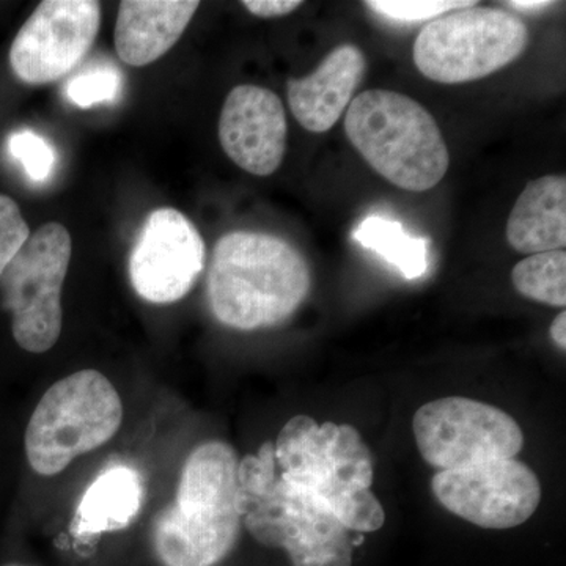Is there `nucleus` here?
I'll return each instance as SVG.
<instances>
[{"mask_svg":"<svg viewBox=\"0 0 566 566\" xmlns=\"http://www.w3.org/2000/svg\"><path fill=\"white\" fill-rule=\"evenodd\" d=\"M506 6L512 7L513 10L527 11V13H536L554 6V2L547 0H510Z\"/></svg>","mask_w":566,"mask_h":566,"instance_id":"a878e982","label":"nucleus"},{"mask_svg":"<svg viewBox=\"0 0 566 566\" xmlns=\"http://www.w3.org/2000/svg\"><path fill=\"white\" fill-rule=\"evenodd\" d=\"M374 13L395 22H422L444 17L447 11L471 9L476 2L461 0H371L365 2Z\"/></svg>","mask_w":566,"mask_h":566,"instance_id":"4be33fe9","label":"nucleus"},{"mask_svg":"<svg viewBox=\"0 0 566 566\" xmlns=\"http://www.w3.org/2000/svg\"><path fill=\"white\" fill-rule=\"evenodd\" d=\"M142 504L144 482L139 472L132 465H111L82 495L71 528L77 538L122 531L132 524Z\"/></svg>","mask_w":566,"mask_h":566,"instance_id":"f3484780","label":"nucleus"},{"mask_svg":"<svg viewBox=\"0 0 566 566\" xmlns=\"http://www.w3.org/2000/svg\"><path fill=\"white\" fill-rule=\"evenodd\" d=\"M7 566H22V565H7Z\"/></svg>","mask_w":566,"mask_h":566,"instance_id":"bb28decb","label":"nucleus"},{"mask_svg":"<svg viewBox=\"0 0 566 566\" xmlns=\"http://www.w3.org/2000/svg\"><path fill=\"white\" fill-rule=\"evenodd\" d=\"M417 447L441 471L515 458L524 446L520 424L502 409L464 397L423 405L412 420Z\"/></svg>","mask_w":566,"mask_h":566,"instance_id":"1a4fd4ad","label":"nucleus"},{"mask_svg":"<svg viewBox=\"0 0 566 566\" xmlns=\"http://www.w3.org/2000/svg\"><path fill=\"white\" fill-rule=\"evenodd\" d=\"M122 422V398L109 379L98 370L76 371L41 397L25 430V457L36 474H61L107 444Z\"/></svg>","mask_w":566,"mask_h":566,"instance_id":"423d86ee","label":"nucleus"},{"mask_svg":"<svg viewBox=\"0 0 566 566\" xmlns=\"http://www.w3.org/2000/svg\"><path fill=\"white\" fill-rule=\"evenodd\" d=\"M303 253L274 234L230 232L212 251L208 303L223 326L255 331L277 326L311 293Z\"/></svg>","mask_w":566,"mask_h":566,"instance_id":"f257e3e1","label":"nucleus"},{"mask_svg":"<svg viewBox=\"0 0 566 566\" xmlns=\"http://www.w3.org/2000/svg\"><path fill=\"white\" fill-rule=\"evenodd\" d=\"M237 450L223 441L197 446L182 465L177 497L153 523L163 566H214L232 553L241 531Z\"/></svg>","mask_w":566,"mask_h":566,"instance_id":"f03ea898","label":"nucleus"},{"mask_svg":"<svg viewBox=\"0 0 566 566\" xmlns=\"http://www.w3.org/2000/svg\"><path fill=\"white\" fill-rule=\"evenodd\" d=\"M285 109L273 91L260 85H237L223 103L219 140L240 169L268 177L282 166L286 150Z\"/></svg>","mask_w":566,"mask_h":566,"instance_id":"ddd939ff","label":"nucleus"},{"mask_svg":"<svg viewBox=\"0 0 566 566\" xmlns=\"http://www.w3.org/2000/svg\"><path fill=\"white\" fill-rule=\"evenodd\" d=\"M10 155L21 164L29 180L43 185L51 180L57 166V153L43 136L21 129L11 134L7 142Z\"/></svg>","mask_w":566,"mask_h":566,"instance_id":"412c9836","label":"nucleus"},{"mask_svg":"<svg viewBox=\"0 0 566 566\" xmlns=\"http://www.w3.org/2000/svg\"><path fill=\"white\" fill-rule=\"evenodd\" d=\"M99 25L96 0H44L14 36L11 71L28 85L62 80L92 50Z\"/></svg>","mask_w":566,"mask_h":566,"instance_id":"9b49d317","label":"nucleus"},{"mask_svg":"<svg viewBox=\"0 0 566 566\" xmlns=\"http://www.w3.org/2000/svg\"><path fill=\"white\" fill-rule=\"evenodd\" d=\"M512 282L517 293L536 303L565 307L566 252L535 253L513 268Z\"/></svg>","mask_w":566,"mask_h":566,"instance_id":"6ab92c4d","label":"nucleus"},{"mask_svg":"<svg viewBox=\"0 0 566 566\" xmlns=\"http://www.w3.org/2000/svg\"><path fill=\"white\" fill-rule=\"evenodd\" d=\"M279 475L323 502L348 531L376 532L386 513L374 485V457L352 424L296 416L274 442Z\"/></svg>","mask_w":566,"mask_h":566,"instance_id":"7ed1b4c3","label":"nucleus"},{"mask_svg":"<svg viewBox=\"0 0 566 566\" xmlns=\"http://www.w3.org/2000/svg\"><path fill=\"white\" fill-rule=\"evenodd\" d=\"M354 240L397 268L406 281H415L427 273L428 240L412 237L401 222L382 216H368L354 232Z\"/></svg>","mask_w":566,"mask_h":566,"instance_id":"a211bd4d","label":"nucleus"},{"mask_svg":"<svg viewBox=\"0 0 566 566\" xmlns=\"http://www.w3.org/2000/svg\"><path fill=\"white\" fill-rule=\"evenodd\" d=\"M207 263L202 234L182 212L159 208L140 229L128 270L134 292L151 304L182 300Z\"/></svg>","mask_w":566,"mask_h":566,"instance_id":"f8f14e48","label":"nucleus"},{"mask_svg":"<svg viewBox=\"0 0 566 566\" xmlns=\"http://www.w3.org/2000/svg\"><path fill=\"white\" fill-rule=\"evenodd\" d=\"M123 87V76L114 66H96L84 71L69 82L66 99L81 109L117 103Z\"/></svg>","mask_w":566,"mask_h":566,"instance_id":"aec40b11","label":"nucleus"},{"mask_svg":"<svg viewBox=\"0 0 566 566\" xmlns=\"http://www.w3.org/2000/svg\"><path fill=\"white\" fill-rule=\"evenodd\" d=\"M506 241L516 252L564 251L566 245V180L547 175L528 182L506 221Z\"/></svg>","mask_w":566,"mask_h":566,"instance_id":"dca6fc26","label":"nucleus"},{"mask_svg":"<svg viewBox=\"0 0 566 566\" xmlns=\"http://www.w3.org/2000/svg\"><path fill=\"white\" fill-rule=\"evenodd\" d=\"M71 237L48 222L22 245L0 277L3 308L11 316L14 342L25 352H50L61 338L62 289L69 274Z\"/></svg>","mask_w":566,"mask_h":566,"instance_id":"6e6552de","label":"nucleus"},{"mask_svg":"<svg viewBox=\"0 0 566 566\" xmlns=\"http://www.w3.org/2000/svg\"><path fill=\"white\" fill-rule=\"evenodd\" d=\"M431 490L453 515L497 531L526 523L542 501L538 476L515 458L438 472Z\"/></svg>","mask_w":566,"mask_h":566,"instance_id":"9d476101","label":"nucleus"},{"mask_svg":"<svg viewBox=\"0 0 566 566\" xmlns=\"http://www.w3.org/2000/svg\"><path fill=\"white\" fill-rule=\"evenodd\" d=\"M345 132L371 169L405 191H430L449 170L433 115L403 93H359L346 111Z\"/></svg>","mask_w":566,"mask_h":566,"instance_id":"39448f33","label":"nucleus"},{"mask_svg":"<svg viewBox=\"0 0 566 566\" xmlns=\"http://www.w3.org/2000/svg\"><path fill=\"white\" fill-rule=\"evenodd\" d=\"M301 6H303L301 0H244L243 2L244 9L251 11L253 17L264 18V20L286 17Z\"/></svg>","mask_w":566,"mask_h":566,"instance_id":"b1692460","label":"nucleus"},{"mask_svg":"<svg viewBox=\"0 0 566 566\" xmlns=\"http://www.w3.org/2000/svg\"><path fill=\"white\" fill-rule=\"evenodd\" d=\"M527 43V25L520 18L501 9L471 7L428 22L412 57L427 80L464 84L505 69L524 54Z\"/></svg>","mask_w":566,"mask_h":566,"instance_id":"0eeeda50","label":"nucleus"},{"mask_svg":"<svg viewBox=\"0 0 566 566\" xmlns=\"http://www.w3.org/2000/svg\"><path fill=\"white\" fill-rule=\"evenodd\" d=\"M551 338H553L554 344L557 345V348H560L562 352L566 349V312H560L554 319L553 324H551L549 329Z\"/></svg>","mask_w":566,"mask_h":566,"instance_id":"393cba45","label":"nucleus"},{"mask_svg":"<svg viewBox=\"0 0 566 566\" xmlns=\"http://www.w3.org/2000/svg\"><path fill=\"white\" fill-rule=\"evenodd\" d=\"M196 0H123L115 24V51L129 66H147L167 54L199 10Z\"/></svg>","mask_w":566,"mask_h":566,"instance_id":"2eb2a0df","label":"nucleus"},{"mask_svg":"<svg viewBox=\"0 0 566 566\" xmlns=\"http://www.w3.org/2000/svg\"><path fill=\"white\" fill-rule=\"evenodd\" d=\"M31 237L20 207L9 196L0 193V277Z\"/></svg>","mask_w":566,"mask_h":566,"instance_id":"5701e85b","label":"nucleus"},{"mask_svg":"<svg viewBox=\"0 0 566 566\" xmlns=\"http://www.w3.org/2000/svg\"><path fill=\"white\" fill-rule=\"evenodd\" d=\"M237 505L253 539L285 551L293 566H353L348 528L314 494L279 475L274 442L240 460Z\"/></svg>","mask_w":566,"mask_h":566,"instance_id":"20e7f679","label":"nucleus"},{"mask_svg":"<svg viewBox=\"0 0 566 566\" xmlns=\"http://www.w3.org/2000/svg\"><path fill=\"white\" fill-rule=\"evenodd\" d=\"M367 61L354 44H340L322 65L301 80L286 84L290 109L311 133H326L340 120L363 81Z\"/></svg>","mask_w":566,"mask_h":566,"instance_id":"4468645a","label":"nucleus"}]
</instances>
